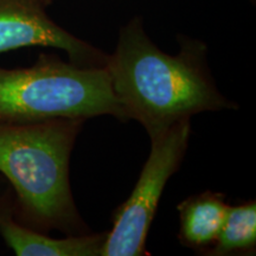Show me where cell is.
<instances>
[{
	"label": "cell",
	"mask_w": 256,
	"mask_h": 256,
	"mask_svg": "<svg viewBox=\"0 0 256 256\" xmlns=\"http://www.w3.org/2000/svg\"><path fill=\"white\" fill-rule=\"evenodd\" d=\"M104 68L126 120L138 121L150 139L196 114L235 108L211 75L206 44L184 38L178 55H168L138 17L121 28Z\"/></svg>",
	"instance_id": "cell-1"
},
{
	"label": "cell",
	"mask_w": 256,
	"mask_h": 256,
	"mask_svg": "<svg viewBox=\"0 0 256 256\" xmlns=\"http://www.w3.org/2000/svg\"><path fill=\"white\" fill-rule=\"evenodd\" d=\"M86 120L0 122V172L14 188V216L40 232H89L74 200L69 162Z\"/></svg>",
	"instance_id": "cell-2"
},
{
	"label": "cell",
	"mask_w": 256,
	"mask_h": 256,
	"mask_svg": "<svg viewBox=\"0 0 256 256\" xmlns=\"http://www.w3.org/2000/svg\"><path fill=\"white\" fill-rule=\"evenodd\" d=\"M100 115L126 120L106 68H83L51 54H42L28 68L0 66V122Z\"/></svg>",
	"instance_id": "cell-3"
},
{
	"label": "cell",
	"mask_w": 256,
	"mask_h": 256,
	"mask_svg": "<svg viewBox=\"0 0 256 256\" xmlns=\"http://www.w3.org/2000/svg\"><path fill=\"white\" fill-rule=\"evenodd\" d=\"M190 133V121H182L151 139V152L134 190L114 212L102 256L150 255L147 235L166 184L183 162Z\"/></svg>",
	"instance_id": "cell-4"
},
{
	"label": "cell",
	"mask_w": 256,
	"mask_h": 256,
	"mask_svg": "<svg viewBox=\"0 0 256 256\" xmlns=\"http://www.w3.org/2000/svg\"><path fill=\"white\" fill-rule=\"evenodd\" d=\"M46 8L42 0H0V55L25 46L54 48L76 66L104 68L107 54L60 26Z\"/></svg>",
	"instance_id": "cell-5"
},
{
	"label": "cell",
	"mask_w": 256,
	"mask_h": 256,
	"mask_svg": "<svg viewBox=\"0 0 256 256\" xmlns=\"http://www.w3.org/2000/svg\"><path fill=\"white\" fill-rule=\"evenodd\" d=\"M0 235L18 256H96L101 255L107 232L70 235L54 238L16 220L14 202L0 196Z\"/></svg>",
	"instance_id": "cell-6"
},
{
	"label": "cell",
	"mask_w": 256,
	"mask_h": 256,
	"mask_svg": "<svg viewBox=\"0 0 256 256\" xmlns=\"http://www.w3.org/2000/svg\"><path fill=\"white\" fill-rule=\"evenodd\" d=\"M228 203L226 194L206 191L179 204L178 238L183 246L206 252L216 242L226 220Z\"/></svg>",
	"instance_id": "cell-7"
},
{
	"label": "cell",
	"mask_w": 256,
	"mask_h": 256,
	"mask_svg": "<svg viewBox=\"0 0 256 256\" xmlns=\"http://www.w3.org/2000/svg\"><path fill=\"white\" fill-rule=\"evenodd\" d=\"M256 247V203L255 200L230 206L226 211L216 242L206 254L226 256L252 254Z\"/></svg>",
	"instance_id": "cell-8"
},
{
	"label": "cell",
	"mask_w": 256,
	"mask_h": 256,
	"mask_svg": "<svg viewBox=\"0 0 256 256\" xmlns=\"http://www.w3.org/2000/svg\"><path fill=\"white\" fill-rule=\"evenodd\" d=\"M42 2H44V4H46V5L48 6V5H50V4H51V2H54V0H42Z\"/></svg>",
	"instance_id": "cell-9"
}]
</instances>
